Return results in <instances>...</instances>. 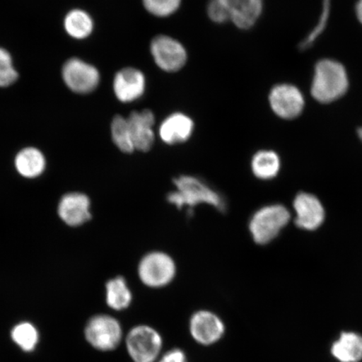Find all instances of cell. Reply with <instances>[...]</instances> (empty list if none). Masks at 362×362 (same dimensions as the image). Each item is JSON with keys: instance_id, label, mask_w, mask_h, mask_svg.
Returning <instances> with one entry per match:
<instances>
[{"instance_id": "6da1fadb", "label": "cell", "mask_w": 362, "mask_h": 362, "mask_svg": "<svg viewBox=\"0 0 362 362\" xmlns=\"http://www.w3.org/2000/svg\"><path fill=\"white\" fill-rule=\"evenodd\" d=\"M175 191L170 192L167 201L178 209L187 208L192 211L199 205H208L225 212L228 205L223 196L196 176L183 175L175 178Z\"/></svg>"}, {"instance_id": "83f0119b", "label": "cell", "mask_w": 362, "mask_h": 362, "mask_svg": "<svg viewBox=\"0 0 362 362\" xmlns=\"http://www.w3.org/2000/svg\"><path fill=\"white\" fill-rule=\"evenodd\" d=\"M160 362H187V359L182 351L174 349L167 352Z\"/></svg>"}, {"instance_id": "52a82bcc", "label": "cell", "mask_w": 362, "mask_h": 362, "mask_svg": "<svg viewBox=\"0 0 362 362\" xmlns=\"http://www.w3.org/2000/svg\"><path fill=\"white\" fill-rule=\"evenodd\" d=\"M269 100L275 115L286 120L296 119L305 106L304 94L296 86L289 83L274 86L270 90Z\"/></svg>"}, {"instance_id": "277c9868", "label": "cell", "mask_w": 362, "mask_h": 362, "mask_svg": "<svg viewBox=\"0 0 362 362\" xmlns=\"http://www.w3.org/2000/svg\"><path fill=\"white\" fill-rule=\"evenodd\" d=\"M289 219L291 214L286 207L282 205L267 206L252 216L249 223V230L256 243L264 245L278 236Z\"/></svg>"}, {"instance_id": "8fae6325", "label": "cell", "mask_w": 362, "mask_h": 362, "mask_svg": "<svg viewBox=\"0 0 362 362\" xmlns=\"http://www.w3.org/2000/svg\"><path fill=\"white\" fill-rule=\"evenodd\" d=\"M192 337L202 345H211L223 337L225 327L218 316L208 310L194 314L189 323Z\"/></svg>"}, {"instance_id": "9c48e42d", "label": "cell", "mask_w": 362, "mask_h": 362, "mask_svg": "<svg viewBox=\"0 0 362 362\" xmlns=\"http://www.w3.org/2000/svg\"><path fill=\"white\" fill-rule=\"evenodd\" d=\"M62 78L72 92L80 94L93 92L100 83V74L97 68L78 58L70 59L65 63Z\"/></svg>"}, {"instance_id": "8992f818", "label": "cell", "mask_w": 362, "mask_h": 362, "mask_svg": "<svg viewBox=\"0 0 362 362\" xmlns=\"http://www.w3.org/2000/svg\"><path fill=\"white\" fill-rule=\"evenodd\" d=\"M85 336L90 345L98 350H115L121 341V325L110 315L94 316L86 327Z\"/></svg>"}, {"instance_id": "7a4b0ae2", "label": "cell", "mask_w": 362, "mask_h": 362, "mask_svg": "<svg viewBox=\"0 0 362 362\" xmlns=\"http://www.w3.org/2000/svg\"><path fill=\"white\" fill-rule=\"evenodd\" d=\"M349 86V76L342 63L329 58L316 63L310 88L315 101L323 104L336 102L347 93Z\"/></svg>"}, {"instance_id": "e0dca14e", "label": "cell", "mask_w": 362, "mask_h": 362, "mask_svg": "<svg viewBox=\"0 0 362 362\" xmlns=\"http://www.w3.org/2000/svg\"><path fill=\"white\" fill-rule=\"evenodd\" d=\"M332 355L341 362H358L362 359V337L343 332L332 347Z\"/></svg>"}, {"instance_id": "f1b7e54d", "label": "cell", "mask_w": 362, "mask_h": 362, "mask_svg": "<svg viewBox=\"0 0 362 362\" xmlns=\"http://www.w3.org/2000/svg\"><path fill=\"white\" fill-rule=\"evenodd\" d=\"M356 15L357 19L360 21L362 25V0H358L356 6Z\"/></svg>"}, {"instance_id": "4fadbf2b", "label": "cell", "mask_w": 362, "mask_h": 362, "mask_svg": "<svg viewBox=\"0 0 362 362\" xmlns=\"http://www.w3.org/2000/svg\"><path fill=\"white\" fill-rule=\"evenodd\" d=\"M298 228L314 230L319 228L325 219V210L319 199L308 193L298 194L293 202Z\"/></svg>"}, {"instance_id": "484cf974", "label": "cell", "mask_w": 362, "mask_h": 362, "mask_svg": "<svg viewBox=\"0 0 362 362\" xmlns=\"http://www.w3.org/2000/svg\"><path fill=\"white\" fill-rule=\"evenodd\" d=\"M17 78L18 72L13 66L11 54L6 49L0 48V87H8Z\"/></svg>"}, {"instance_id": "2e32d148", "label": "cell", "mask_w": 362, "mask_h": 362, "mask_svg": "<svg viewBox=\"0 0 362 362\" xmlns=\"http://www.w3.org/2000/svg\"><path fill=\"white\" fill-rule=\"evenodd\" d=\"M58 214L65 223L71 226L87 223L92 217L89 198L81 193L66 194L59 203Z\"/></svg>"}, {"instance_id": "7402d4cb", "label": "cell", "mask_w": 362, "mask_h": 362, "mask_svg": "<svg viewBox=\"0 0 362 362\" xmlns=\"http://www.w3.org/2000/svg\"><path fill=\"white\" fill-rule=\"evenodd\" d=\"M111 135L113 143L120 151L125 153L135 151L128 119L120 115L116 116L112 122Z\"/></svg>"}, {"instance_id": "d4e9b609", "label": "cell", "mask_w": 362, "mask_h": 362, "mask_svg": "<svg viewBox=\"0 0 362 362\" xmlns=\"http://www.w3.org/2000/svg\"><path fill=\"white\" fill-rule=\"evenodd\" d=\"M142 2L149 13L156 17L165 18L179 10L182 0H142Z\"/></svg>"}, {"instance_id": "ffe728a7", "label": "cell", "mask_w": 362, "mask_h": 362, "mask_svg": "<svg viewBox=\"0 0 362 362\" xmlns=\"http://www.w3.org/2000/svg\"><path fill=\"white\" fill-rule=\"evenodd\" d=\"M280 158L272 151H260L253 156L251 168L253 175L260 180H271L278 175L280 170Z\"/></svg>"}, {"instance_id": "30bf717a", "label": "cell", "mask_w": 362, "mask_h": 362, "mask_svg": "<svg viewBox=\"0 0 362 362\" xmlns=\"http://www.w3.org/2000/svg\"><path fill=\"white\" fill-rule=\"evenodd\" d=\"M146 79L143 72L134 67H126L115 75L113 90L122 103L138 100L146 92Z\"/></svg>"}, {"instance_id": "5bb4252c", "label": "cell", "mask_w": 362, "mask_h": 362, "mask_svg": "<svg viewBox=\"0 0 362 362\" xmlns=\"http://www.w3.org/2000/svg\"><path fill=\"white\" fill-rule=\"evenodd\" d=\"M194 129L193 120L182 112L172 113L162 122L158 135L168 146H176L188 141Z\"/></svg>"}, {"instance_id": "3957f363", "label": "cell", "mask_w": 362, "mask_h": 362, "mask_svg": "<svg viewBox=\"0 0 362 362\" xmlns=\"http://www.w3.org/2000/svg\"><path fill=\"white\" fill-rule=\"evenodd\" d=\"M175 262L168 253L149 252L139 262L138 276L144 285L152 288L167 286L175 278Z\"/></svg>"}, {"instance_id": "4316f807", "label": "cell", "mask_w": 362, "mask_h": 362, "mask_svg": "<svg viewBox=\"0 0 362 362\" xmlns=\"http://www.w3.org/2000/svg\"><path fill=\"white\" fill-rule=\"evenodd\" d=\"M207 13L210 19L217 24H223L230 21L228 12L221 0H210Z\"/></svg>"}, {"instance_id": "cb8c5ba5", "label": "cell", "mask_w": 362, "mask_h": 362, "mask_svg": "<svg viewBox=\"0 0 362 362\" xmlns=\"http://www.w3.org/2000/svg\"><path fill=\"white\" fill-rule=\"evenodd\" d=\"M330 10H332V0H323L322 10H321L318 21H317L314 28L310 31V33L300 42V49L301 51H305V49L310 48L320 36L323 34L328 25Z\"/></svg>"}, {"instance_id": "7c38bea8", "label": "cell", "mask_w": 362, "mask_h": 362, "mask_svg": "<svg viewBox=\"0 0 362 362\" xmlns=\"http://www.w3.org/2000/svg\"><path fill=\"white\" fill-rule=\"evenodd\" d=\"M131 135H132L135 151L148 152L155 144L156 134L153 131L156 117L151 110L134 111L129 117Z\"/></svg>"}, {"instance_id": "5b68a950", "label": "cell", "mask_w": 362, "mask_h": 362, "mask_svg": "<svg viewBox=\"0 0 362 362\" xmlns=\"http://www.w3.org/2000/svg\"><path fill=\"white\" fill-rule=\"evenodd\" d=\"M126 345L134 362H153L160 354L162 339L156 329L139 325L130 330Z\"/></svg>"}, {"instance_id": "ba28073f", "label": "cell", "mask_w": 362, "mask_h": 362, "mask_svg": "<svg viewBox=\"0 0 362 362\" xmlns=\"http://www.w3.org/2000/svg\"><path fill=\"white\" fill-rule=\"evenodd\" d=\"M151 52L156 65L167 72L182 69L187 62V52L184 45L168 35H160L153 38Z\"/></svg>"}, {"instance_id": "44dd1931", "label": "cell", "mask_w": 362, "mask_h": 362, "mask_svg": "<svg viewBox=\"0 0 362 362\" xmlns=\"http://www.w3.org/2000/svg\"><path fill=\"white\" fill-rule=\"evenodd\" d=\"M64 27L68 35L78 40L88 37L93 30V21L89 13L81 10H74L66 16Z\"/></svg>"}, {"instance_id": "d6986e66", "label": "cell", "mask_w": 362, "mask_h": 362, "mask_svg": "<svg viewBox=\"0 0 362 362\" xmlns=\"http://www.w3.org/2000/svg\"><path fill=\"white\" fill-rule=\"evenodd\" d=\"M133 300V294L124 277L110 279L106 284V301L108 306L115 310H123Z\"/></svg>"}, {"instance_id": "f546056e", "label": "cell", "mask_w": 362, "mask_h": 362, "mask_svg": "<svg viewBox=\"0 0 362 362\" xmlns=\"http://www.w3.org/2000/svg\"><path fill=\"white\" fill-rule=\"evenodd\" d=\"M357 134H358L359 138L362 141V127L357 131Z\"/></svg>"}, {"instance_id": "9a60e30c", "label": "cell", "mask_w": 362, "mask_h": 362, "mask_svg": "<svg viewBox=\"0 0 362 362\" xmlns=\"http://www.w3.org/2000/svg\"><path fill=\"white\" fill-rule=\"evenodd\" d=\"M228 12L230 21L239 29L248 30L259 21L264 0H221Z\"/></svg>"}, {"instance_id": "ac0fdd59", "label": "cell", "mask_w": 362, "mask_h": 362, "mask_svg": "<svg viewBox=\"0 0 362 362\" xmlns=\"http://www.w3.org/2000/svg\"><path fill=\"white\" fill-rule=\"evenodd\" d=\"M16 167L19 173L26 178H35L42 174L45 168L43 153L35 148H25L18 153Z\"/></svg>"}, {"instance_id": "603a6c76", "label": "cell", "mask_w": 362, "mask_h": 362, "mask_svg": "<svg viewBox=\"0 0 362 362\" xmlns=\"http://www.w3.org/2000/svg\"><path fill=\"white\" fill-rule=\"evenodd\" d=\"M11 337L22 350L31 351L38 343L39 334L33 325L26 322L16 325L12 329Z\"/></svg>"}]
</instances>
